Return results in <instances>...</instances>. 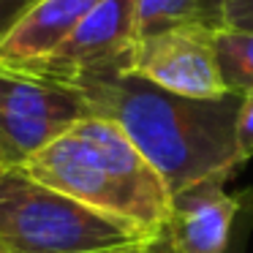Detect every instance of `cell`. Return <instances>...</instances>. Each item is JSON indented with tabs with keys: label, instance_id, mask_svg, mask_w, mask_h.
<instances>
[{
	"label": "cell",
	"instance_id": "cell-2",
	"mask_svg": "<svg viewBox=\"0 0 253 253\" xmlns=\"http://www.w3.org/2000/svg\"><path fill=\"white\" fill-rule=\"evenodd\" d=\"M41 185L136 226L166 234L171 193L133 142L106 117L84 115L22 166Z\"/></svg>",
	"mask_w": 253,
	"mask_h": 253
},
{
	"label": "cell",
	"instance_id": "cell-6",
	"mask_svg": "<svg viewBox=\"0 0 253 253\" xmlns=\"http://www.w3.org/2000/svg\"><path fill=\"white\" fill-rule=\"evenodd\" d=\"M136 44V0H104L52 55L28 68V77L74 87L101 74H123L126 57Z\"/></svg>",
	"mask_w": 253,
	"mask_h": 253
},
{
	"label": "cell",
	"instance_id": "cell-12",
	"mask_svg": "<svg viewBox=\"0 0 253 253\" xmlns=\"http://www.w3.org/2000/svg\"><path fill=\"white\" fill-rule=\"evenodd\" d=\"M218 19L220 28L251 30L253 33V0H223Z\"/></svg>",
	"mask_w": 253,
	"mask_h": 253
},
{
	"label": "cell",
	"instance_id": "cell-18",
	"mask_svg": "<svg viewBox=\"0 0 253 253\" xmlns=\"http://www.w3.org/2000/svg\"><path fill=\"white\" fill-rule=\"evenodd\" d=\"M169 253H171V251H169Z\"/></svg>",
	"mask_w": 253,
	"mask_h": 253
},
{
	"label": "cell",
	"instance_id": "cell-17",
	"mask_svg": "<svg viewBox=\"0 0 253 253\" xmlns=\"http://www.w3.org/2000/svg\"><path fill=\"white\" fill-rule=\"evenodd\" d=\"M0 253H8V251H6V245H3V242H0Z\"/></svg>",
	"mask_w": 253,
	"mask_h": 253
},
{
	"label": "cell",
	"instance_id": "cell-15",
	"mask_svg": "<svg viewBox=\"0 0 253 253\" xmlns=\"http://www.w3.org/2000/svg\"><path fill=\"white\" fill-rule=\"evenodd\" d=\"M220 6H223V0H207V25L210 28H220Z\"/></svg>",
	"mask_w": 253,
	"mask_h": 253
},
{
	"label": "cell",
	"instance_id": "cell-9",
	"mask_svg": "<svg viewBox=\"0 0 253 253\" xmlns=\"http://www.w3.org/2000/svg\"><path fill=\"white\" fill-rule=\"evenodd\" d=\"M212 46L229 93L245 95L253 90V33L234 28H215Z\"/></svg>",
	"mask_w": 253,
	"mask_h": 253
},
{
	"label": "cell",
	"instance_id": "cell-16",
	"mask_svg": "<svg viewBox=\"0 0 253 253\" xmlns=\"http://www.w3.org/2000/svg\"><path fill=\"white\" fill-rule=\"evenodd\" d=\"M8 171H11V169H6V166L0 164V182H3V177H6V174H8Z\"/></svg>",
	"mask_w": 253,
	"mask_h": 253
},
{
	"label": "cell",
	"instance_id": "cell-14",
	"mask_svg": "<svg viewBox=\"0 0 253 253\" xmlns=\"http://www.w3.org/2000/svg\"><path fill=\"white\" fill-rule=\"evenodd\" d=\"M39 0H0V36L6 33L28 8H33Z\"/></svg>",
	"mask_w": 253,
	"mask_h": 253
},
{
	"label": "cell",
	"instance_id": "cell-3",
	"mask_svg": "<svg viewBox=\"0 0 253 253\" xmlns=\"http://www.w3.org/2000/svg\"><path fill=\"white\" fill-rule=\"evenodd\" d=\"M139 240L153 237L41 185L22 169L0 182V242L8 253H87Z\"/></svg>",
	"mask_w": 253,
	"mask_h": 253
},
{
	"label": "cell",
	"instance_id": "cell-4",
	"mask_svg": "<svg viewBox=\"0 0 253 253\" xmlns=\"http://www.w3.org/2000/svg\"><path fill=\"white\" fill-rule=\"evenodd\" d=\"M84 115L74 90L0 68V164L22 169Z\"/></svg>",
	"mask_w": 253,
	"mask_h": 253
},
{
	"label": "cell",
	"instance_id": "cell-7",
	"mask_svg": "<svg viewBox=\"0 0 253 253\" xmlns=\"http://www.w3.org/2000/svg\"><path fill=\"white\" fill-rule=\"evenodd\" d=\"M240 193L226 191V180H204L171 196L166 245L171 253H226L231 229L242 210Z\"/></svg>",
	"mask_w": 253,
	"mask_h": 253
},
{
	"label": "cell",
	"instance_id": "cell-10",
	"mask_svg": "<svg viewBox=\"0 0 253 253\" xmlns=\"http://www.w3.org/2000/svg\"><path fill=\"white\" fill-rule=\"evenodd\" d=\"M193 22L207 25V0H136V39Z\"/></svg>",
	"mask_w": 253,
	"mask_h": 253
},
{
	"label": "cell",
	"instance_id": "cell-11",
	"mask_svg": "<svg viewBox=\"0 0 253 253\" xmlns=\"http://www.w3.org/2000/svg\"><path fill=\"white\" fill-rule=\"evenodd\" d=\"M234 142H237V158H240V164H248L253 158V90H248L242 95L240 112H237Z\"/></svg>",
	"mask_w": 253,
	"mask_h": 253
},
{
	"label": "cell",
	"instance_id": "cell-8",
	"mask_svg": "<svg viewBox=\"0 0 253 253\" xmlns=\"http://www.w3.org/2000/svg\"><path fill=\"white\" fill-rule=\"evenodd\" d=\"M104 0H39L0 36V68L25 74L57 49Z\"/></svg>",
	"mask_w": 253,
	"mask_h": 253
},
{
	"label": "cell",
	"instance_id": "cell-5",
	"mask_svg": "<svg viewBox=\"0 0 253 253\" xmlns=\"http://www.w3.org/2000/svg\"><path fill=\"white\" fill-rule=\"evenodd\" d=\"M210 25H177L161 33L136 39L126 57L123 74L139 77L166 93L196 101L226 98L229 87L223 84L212 46Z\"/></svg>",
	"mask_w": 253,
	"mask_h": 253
},
{
	"label": "cell",
	"instance_id": "cell-13",
	"mask_svg": "<svg viewBox=\"0 0 253 253\" xmlns=\"http://www.w3.org/2000/svg\"><path fill=\"white\" fill-rule=\"evenodd\" d=\"M87 253H169L166 237L158 240H139L131 245H117V248H101V251H87Z\"/></svg>",
	"mask_w": 253,
	"mask_h": 253
},
{
	"label": "cell",
	"instance_id": "cell-1",
	"mask_svg": "<svg viewBox=\"0 0 253 253\" xmlns=\"http://www.w3.org/2000/svg\"><path fill=\"white\" fill-rule=\"evenodd\" d=\"M68 90L82 98L87 115L120 126L171 196L204 180H229L242 166L234 142L242 95L182 98L117 71L82 79Z\"/></svg>",
	"mask_w": 253,
	"mask_h": 253
}]
</instances>
